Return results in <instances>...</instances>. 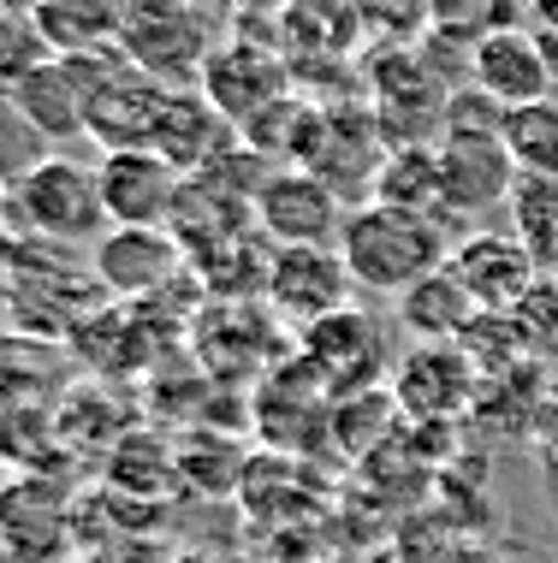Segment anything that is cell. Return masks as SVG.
Returning <instances> with one entry per match:
<instances>
[{
  "mask_svg": "<svg viewBox=\"0 0 558 563\" xmlns=\"http://www.w3.org/2000/svg\"><path fill=\"white\" fill-rule=\"evenodd\" d=\"M386 391L411 428H458L481 398V368L463 344H411L392 362Z\"/></svg>",
  "mask_w": 558,
  "mask_h": 563,
  "instance_id": "cell-4",
  "label": "cell"
},
{
  "mask_svg": "<svg viewBox=\"0 0 558 563\" xmlns=\"http://www.w3.org/2000/svg\"><path fill=\"white\" fill-rule=\"evenodd\" d=\"M0 214L30 243H48V250H96L101 232H108L96 166L72 161L66 148H54L42 166H30L19 185H7Z\"/></svg>",
  "mask_w": 558,
  "mask_h": 563,
  "instance_id": "cell-2",
  "label": "cell"
},
{
  "mask_svg": "<svg viewBox=\"0 0 558 563\" xmlns=\"http://www.w3.org/2000/svg\"><path fill=\"white\" fill-rule=\"evenodd\" d=\"M185 267H190V255L167 225H108L101 243L89 250V279H96V291L138 297V302L178 285Z\"/></svg>",
  "mask_w": 558,
  "mask_h": 563,
  "instance_id": "cell-6",
  "label": "cell"
},
{
  "mask_svg": "<svg viewBox=\"0 0 558 563\" xmlns=\"http://www.w3.org/2000/svg\"><path fill=\"white\" fill-rule=\"evenodd\" d=\"M297 344H304V362L315 374L327 379V386H339V398H351V391H369V379L392 374L386 368V339H381V321H374L369 309H339L327 314V321H315L309 332H297Z\"/></svg>",
  "mask_w": 558,
  "mask_h": 563,
  "instance_id": "cell-14",
  "label": "cell"
},
{
  "mask_svg": "<svg viewBox=\"0 0 558 563\" xmlns=\"http://www.w3.org/2000/svg\"><path fill=\"white\" fill-rule=\"evenodd\" d=\"M523 12L535 19V30H558V0H523Z\"/></svg>",
  "mask_w": 558,
  "mask_h": 563,
  "instance_id": "cell-26",
  "label": "cell"
},
{
  "mask_svg": "<svg viewBox=\"0 0 558 563\" xmlns=\"http://www.w3.org/2000/svg\"><path fill=\"white\" fill-rule=\"evenodd\" d=\"M101 178V208L108 225H173V208L185 196V173L161 161L155 148H119L96 161Z\"/></svg>",
  "mask_w": 558,
  "mask_h": 563,
  "instance_id": "cell-13",
  "label": "cell"
},
{
  "mask_svg": "<svg viewBox=\"0 0 558 563\" xmlns=\"http://www.w3.org/2000/svg\"><path fill=\"white\" fill-rule=\"evenodd\" d=\"M125 0H42L30 12L48 54H113Z\"/></svg>",
  "mask_w": 558,
  "mask_h": 563,
  "instance_id": "cell-18",
  "label": "cell"
},
{
  "mask_svg": "<svg viewBox=\"0 0 558 563\" xmlns=\"http://www.w3.org/2000/svg\"><path fill=\"white\" fill-rule=\"evenodd\" d=\"M0 202H7V178H0Z\"/></svg>",
  "mask_w": 558,
  "mask_h": 563,
  "instance_id": "cell-30",
  "label": "cell"
},
{
  "mask_svg": "<svg viewBox=\"0 0 558 563\" xmlns=\"http://www.w3.org/2000/svg\"><path fill=\"white\" fill-rule=\"evenodd\" d=\"M238 143H244L238 125L190 84V89H167V108H161V125H155V143L149 148H155L161 161H173L185 178H203V173H215Z\"/></svg>",
  "mask_w": 558,
  "mask_h": 563,
  "instance_id": "cell-16",
  "label": "cell"
},
{
  "mask_svg": "<svg viewBox=\"0 0 558 563\" xmlns=\"http://www.w3.org/2000/svg\"><path fill=\"white\" fill-rule=\"evenodd\" d=\"M535 445H540V456L558 468V386L547 391V404H540V421H535Z\"/></svg>",
  "mask_w": 558,
  "mask_h": 563,
  "instance_id": "cell-25",
  "label": "cell"
},
{
  "mask_svg": "<svg viewBox=\"0 0 558 563\" xmlns=\"http://www.w3.org/2000/svg\"><path fill=\"white\" fill-rule=\"evenodd\" d=\"M54 356L36 332H7L0 327V409L36 404V391H48Z\"/></svg>",
  "mask_w": 558,
  "mask_h": 563,
  "instance_id": "cell-22",
  "label": "cell"
},
{
  "mask_svg": "<svg viewBox=\"0 0 558 563\" xmlns=\"http://www.w3.org/2000/svg\"><path fill=\"white\" fill-rule=\"evenodd\" d=\"M374 202L398 208V214H422L446 225V166H440V143H411L392 148L381 166V185H374Z\"/></svg>",
  "mask_w": 558,
  "mask_h": 563,
  "instance_id": "cell-19",
  "label": "cell"
},
{
  "mask_svg": "<svg viewBox=\"0 0 558 563\" xmlns=\"http://www.w3.org/2000/svg\"><path fill=\"white\" fill-rule=\"evenodd\" d=\"M190 7H220V0H190Z\"/></svg>",
  "mask_w": 558,
  "mask_h": 563,
  "instance_id": "cell-28",
  "label": "cell"
},
{
  "mask_svg": "<svg viewBox=\"0 0 558 563\" xmlns=\"http://www.w3.org/2000/svg\"><path fill=\"white\" fill-rule=\"evenodd\" d=\"M238 7H244V12H292L297 0H238Z\"/></svg>",
  "mask_w": 558,
  "mask_h": 563,
  "instance_id": "cell-27",
  "label": "cell"
},
{
  "mask_svg": "<svg viewBox=\"0 0 558 563\" xmlns=\"http://www.w3.org/2000/svg\"><path fill=\"white\" fill-rule=\"evenodd\" d=\"M344 220L351 202L309 166H274L267 185L255 190V232L274 250H339Z\"/></svg>",
  "mask_w": 558,
  "mask_h": 563,
  "instance_id": "cell-5",
  "label": "cell"
},
{
  "mask_svg": "<svg viewBox=\"0 0 558 563\" xmlns=\"http://www.w3.org/2000/svg\"><path fill=\"white\" fill-rule=\"evenodd\" d=\"M440 166H446V225L505 208L523 178L517 161L505 155V136H440Z\"/></svg>",
  "mask_w": 558,
  "mask_h": 563,
  "instance_id": "cell-15",
  "label": "cell"
},
{
  "mask_svg": "<svg viewBox=\"0 0 558 563\" xmlns=\"http://www.w3.org/2000/svg\"><path fill=\"white\" fill-rule=\"evenodd\" d=\"M463 350H470V362L481 368V379H488V374H511V368H523V362H535V344H529V332H523L517 309L475 314V327L463 332Z\"/></svg>",
  "mask_w": 558,
  "mask_h": 563,
  "instance_id": "cell-23",
  "label": "cell"
},
{
  "mask_svg": "<svg viewBox=\"0 0 558 563\" xmlns=\"http://www.w3.org/2000/svg\"><path fill=\"white\" fill-rule=\"evenodd\" d=\"M161 108H167V84H155L149 71H138L131 59L108 54L96 71V89H89V125L84 136L101 148V155H119V148H149L161 125Z\"/></svg>",
  "mask_w": 558,
  "mask_h": 563,
  "instance_id": "cell-7",
  "label": "cell"
},
{
  "mask_svg": "<svg viewBox=\"0 0 558 563\" xmlns=\"http://www.w3.org/2000/svg\"><path fill=\"white\" fill-rule=\"evenodd\" d=\"M351 267H344L339 250H274V267H267V291L262 302L274 309L280 327L309 332L315 321L351 309Z\"/></svg>",
  "mask_w": 558,
  "mask_h": 563,
  "instance_id": "cell-9",
  "label": "cell"
},
{
  "mask_svg": "<svg viewBox=\"0 0 558 563\" xmlns=\"http://www.w3.org/2000/svg\"><path fill=\"white\" fill-rule=\"evenodd\" d=\"M511 232L529 243V255L540 267H558V185L552 178H517L511 190Z\"/></svg>",
  "mask_w": 558,
  "mask_h": 563,
  "instance_id": "cell-21",
  "label": "cell"
},
{
  "mask_svg": "<svg viewBox=\"0 0 558 563\" xmlns=\"http://www.w3.org/2000/svg\"><path fill=\"white\" fill-rule=\"evenodd\" d=\"M108 54H48L42 66H30V78L12 89V108L24 113V125L48 148L78 143L89 125V89Z\"/></svg>",
  "mask_w": 558,
  "mask_h": 563,
  "instance_id": "cell-8",
  "label": "cell"
},
{
  "mask_svg": "<svg viewBox=\"0 0 558 563\" xmlns=\"http://www.w3.org/2000/svg\"><path fill=\"white\" fill-rule=\"evenodd\" d=\"M215 48L220 36L208 24V7H190V0H125L119 42H113L119 59H131L167 89L203 84V66L215 59Z\"/></svg>",
  "mask_w": 558,
  "mask_h": 563,
  "instance_id": "cell-3",
  "label": "cell"
},
{
  "mask_svg": "<svg viewBox=\"0 0 558 563\" xmlns=\"http://www.w3.org/2000/svg\"><path fill=\"white\" fill-rule=\"evenodd\" d=\"M470 84L481 89V96L500 101L505 113L558 96L552 71H547V48H540V30H529V24L481 30V36L470 42Z\"/></svg>",
  "mask_w": 558,
  "mask_h": 563,
  "instance_id": "cell-11",
  "label": "cell"
},
{
  "mask_svg": "<svg viewBox=\"0 0 558 563\" xmlns=\"http://www.w3.org/2000/svg\"><path fill=\"white\" fill-rule=\"evenodd\" d=\"M505 155L517 161L523 178H552L558 185V96L505 113Z\"/></svg>",
  "mask_w": 558,
  "mask_h": 563,
  "instance_id": "cell-20",
  "label": "cell"
},
{
  "mask_svg": "<svg viewBox=\"0 0 558 563\" xmlns=\"http://www.w3.org/2000/svg\"><path fill=\"white\" fill-rule=\"evenodd\" d=\"M203 89L215 108L238 125V136H244L250 119H262L274 101L292 96V71H285V59L274 48H262V42H250V36H226L215 59L203 66Z\"/></svg>",
  "mask_w": 558,
  "mask_h": 563,
  "instance_id": "cell-10",
  "label": "cell"
},
{
  "mask_svg": "<svg viewBox=\"0 0 558 563\" xmlns=\"http://www.w3.org/2000/svg\"><path fill=\"white\" fill-rule=\"evenodd\" d=\"M0 563H12V552H7V545H0Z\"/></svg>",
  "mask_w": 558,
  "mask_h": 563,
  "instance_id": "cell-29",
  "label": "cell"
},
{
  "mask_svg": "<svg viewBox=\"0 0 558 563\" xmlns=\"http://www.w3.org/2000/svg\"><path fill=\"white\" fill-rule=\"evenodd\" d=\"M339 255L351 267V285L369 297H404L416 279L446 267L451 238L440 220H422V214H398L386 202H363L351 208L339 232Z\"/></svg>",
  "mask_w": 558,
  "mask_h": 563,
  "instance_id": "cell-1",
  "label": "cell"
},
{
  "mask_svg": "<svg viewBox=\"0 0 558 563\" xmlns=\"http://www.w3.org/2000/svg\"><path fill=\"white\" fill-rule=\"evenodd\" d=\"M517 321L535 344V362H558V273H540L529 297L517 302Z\"/></svg>",
  "mask_w": 558,
  "mask_h": 563,
  "instance_id": "cell-24",
  "label": "cell"
},
{
  "mask_svg": "<svg viewBox=\"0 0 558 563\" xmlns=\"http://www.w3.org/2000/svg\"><path fill=\"white\" fill-rule=\"evenodd\" d=\"M446 267L463 279V291L475 297L481 314L517 309V302L529 297V285L540 279V273H547V267H540L535 255H529V243H523L517 232H481V225H475L470 238L451 243Z\"/></svg>",
  "mask_w": 558,
  "mask_h": 563,
  "instance_id": "cell-12",
  "label": "cell"
},
{
  "mask_svg": "<svg viewBox=\"0 0 558 563\" xmlns=\"http://www.w3.org/2000/svg\"><path fill=\"white\" fill-rule=\"evenodd\" d=\"M475 297L463 291V279L451 267L416 279L398 297V327L411 332V344H463V332L475 327Z\"/></svg>",
  "mask_w": 558,
  "mask_h": 563,
  "instance_id": "cell-17",
  "label": "cell"
}]
</instances>
